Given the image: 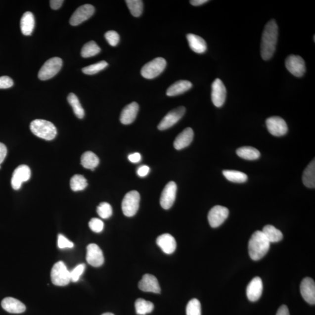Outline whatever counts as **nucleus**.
Masks as SVG:
<instances>
[{"instance_id": "1", "label": "nucleus", "mask_w": 315, "mask_h": 315, "mask_svg": "<svg viewBox=\"0 0 315 315\" xmlns=\"http://www.w3.org/2000/svg\"><path fill=\"white\" fill-rule=\"evenodd\" d=\"M278 28L274 19L266 25L263 32L261 42V56L264 60H269L273 56L277 45Z\"/></svg>"}, {"instance_id": "2", "label": "nucleus", "mask_w": 315, "mask_h": 315, "mask_svg": "<svg viewBox=\"0 0 315 315\" xmlns=\"http://www.w3.org/2000/svg\"><path fill=\"white\" fill-rule=\"evenodd\" d=\"M270 243L262 231L257 230L250 239L248 245L249 254L253 261H257L267 254Z\"/></svg>"}, {"instance_id": "3", "label": "nucleus", "mask_w": 315, "mask_h": 315, "mask_svg": "<svg viewBox=\"0 0 315 315\" xmlns=\"http://www.w3.org/2000/svg\"><path fill=\"white\" fill-rule=\"evenodd\" d=\"M30 129L36 136L47 141L52 140L57 135V129L53 123L43 119L32 121Z\"/></svg>"}, {"instance_id": "4", "label": "nucleus", "mask_w": 315, "mask_h": 315, "mask_svg": "<svg viewBox=\"0 0 315 315\" xmlns=\"http://www.w3.org/2000/svg\"><path fill=\"white\" fill-rule=\"evenodd\" d=\"M52 283L57 286H66L71 281L70 271L63 262H58L53 266L51 271Z\"/></svg>"}, {"instance_id": "5", "label": "nucleus", "mask_w": 315, "mask_h": 315, "mask_svg": "<svg viewBox=\"0 0 315 315\" xmlns=\"http://www.w3.org/2000/svg\"><path fill=\"white\" fill-rule=\"evenodd\" d=\"M166 66L167 61L164 58H155L142 67L141 76L147 79H155L163 72Z\"/></svg>"}, {"instance_id": "6", "label": "nucleus", "mask_w": 315, "mask_h": 315, "mask_svg": "<svg viewBox=\"0 0 315 315\" xmlns=\"http://www.w3.org/2000/svg\"><path fill=\"white\" fill-rule=\"evenodd\" d=\"M140 196L137 191L133 190L125 195L122 201V208L123 214L126 217L135 215L139 206Z\"/></svg>"}, {"instance_id": "7", "label": "nucleus", "mask_w": 315, "mask_h": 315, "mask_svg": "<svg viewBox=\"0 0 315 315\" xmlns=\"http://www.w3.org/2000/svg\"><path fill=\"white\" fill-rule=\"evenodd\" d=\"M63 66V60L59 57L50 58L45 63L38 73V78L46 81L53 78L59 72Z\"/></svg>"}, {"instance_id": "8", "label": "nucleus", "mask_w": 315, "mask_h": 315, "mask_svg": "<svg viewBox=\"0 0 315 315\" xmlns=\"http://www.w3.org/2000/svg\"><path fill=\"white\" fill-rule=\"evenodd\" d=\"M268 131L272 135L281 137L287 134L288 126L283 119L278 116H272L266 121Z\"/></svg>"}, {"instance_id": "9", "label": "nucleus", "mask_w": 315, "mask_h": 315, "mask_svg": "<svg viewBox=\"0 0 315 315\" xmlns=\"http://www.w3.org/2000/svg\"><path fill=\"white\" fill-rule=\"evenodd\" d=\"M228 216L229 210L227 208L216 206L210 210L208 215V220L212 228H217L222 225Z\"/></svg>"}, {"instance_id": "10", "label": "nucleus", "mask_w": 315, "mask_h": 315, "mask_svg": "<svg viewBox=\"0 0 315 315\" xmlns=\"http://www.w3.org/2000/svg\"><path fill=\"white\" fill-rule=\"evenodd\" d=\"M285 64L289 72L297 77H303L306 71L305 61L300 56L290 55L287 57Z\"/></svg>"}, {"instance_id": "11", "label": "nucleus", "mask_w": 315, "mask_h": 315, "mask_svg": "<svg viewBox=\"0 0 315 315\" xmlns=\"http://www.w3.org/2000/svg\"><path fill=\"white\" fill-rule=\"evenodd\" d=\"M185 112H186V108L184 106L178 107L171 110L162 119L158 126V129L160 131H165L171 128L180 121L184 115Z\"/></svg>"}, {"instance_id": "12", "label": "nucleus", "mask_w": 315, "mask_h": 315, "mask_svg": "<svg viewBox=\"0 0 315 315\" xmlns=\"http://www.w3.org/2000/svg\"><path fill=\"white\" fill-rule=\"evenodd\" d=\"M31 177L30 168L26 165H19L13 172L11 178V186L15 190H19L22 183L27 181Z\"/></svg>"}, {"instance_id": "13", "label": "nucleus", "mask_w": 315, "mask_h": 315, "mask_svg": "<svg viewBox=\"0 0 315 315\" xmlns=\"http://www.w3.org/2000/svg\"><path fill=\"white\" fill-rule=\"evenodd\" d=\"M177 185L174 181H170L165 186L160 198V204L165 210L170 209L176 199Z\"/></svg>"}, {"instance_id": "14", "label": "nucleus", "mask_w": 315, "mask_h": 315, "mask_svg": "<svg viewBox=\"0 0 315 315\" xmlns=\"http://www.w3.org/2000/svg\"><path fill=\"white\" fill-rule=\"evenodd\" d=\"M95 12V8L90 4H85L78 8L70 19V24L77 26L91 17Z\"/></svg>"}, {"instance_id": "15", "label": "nucleus", "mask_w": 315, "mask_h": 315, "mask_svg": "<svg viewBox=\"0 0 315 315\" xmlns=\"http://www.w3.org/2000/svg\"><path fill=\"white\" fill-rule=\"evenodd\" d=\"M226 90L223 81L219 79L214 80L212 84V99L214 106L222 107L225 102Z\"/></svg>"}, {"instance_id": "16", "label": "nucleus", "mask_w": 315, "mask_h": 315, "mask_svg": "<svg viewBox=\"0 0 315 315\" xmlns=\"http://www.w3.org/2000/svg\"><path fill=\"white\" fill-rule=\"evenodd\" d=\"M86 259L88 264L95 268L100 267L105 261L102 250L95 243L87 246Z\"/></svg>"}, {"instance_id": "17", "label": "nucleus", "mask_w": 315, "mask_h": 315, "mask_svg": "<svg viewBox=\"0 0 315 315\" xmlns=\"http://www.w3.org/2000/svg\"><path fill=\"white\" fill-rule=\"evenodd\" d=\"M300 290L302 297L308 304H315V283L313 279L307 277L302 281Z\"/></svg>"}, {"instance_id": "18", "label": "nucleus", "mask_w": 315, "mask_h": 315, "mask_svg": "<svg viewBox=\"0 0 315 315\" xmlns=\"http://www.w3.org/2000/svg\"><path fill=\"white\" fill-rule=\"evenodd\" d=\"M138 287L144 292H153L155 294H160L161 292V287L157 278L151 274L144 275L139 282Z\"/></svg>"}, {"instance_id": "19", "label": "nucleus", "mask_w": 315, "mask_h": 315, "mask_svg": "<svg viewBox=\"0 0 315 315\" xmlns=\"http://www.w3.org/2000/svg\"><path fill=\"white\" fill-rule=\"evenodd\" d=\"M263 292V282L262 279L256 277L252 281L246 288V295L248 300L251 302L257 301L261 297Z\"/></svg>"}, {"instance_id": "20", "label": "nucleus", "mask_w": 315, "mask_h": 315, "mask_svg": "<svg viewBox=\"0 0 315 315\" xmlns=\"http://www.w3.org/2000/svg\"><path fill=\"white\" fill-rule=\"evenodd\" d=\"M139 110V105L137 103L133 102L125 106L123 109L120 117V121L123 125H130L135 121Z\"/></svg>"}, {"instance_id": "21", "label": "nucleus", "mask_w": 315, "mask_h": 315, "mask_svg": "<svg viewBox=\"0 0 315 315\" xmlns=\"http://www.w3.org/2000/svg\"><path fill=\"white\" fill-rule=\"evenodd\" d=\"M157 245L162 251L168 255L173 253L177 248V242L175 238L169 233H165L157 239Z\"/></svg>"}, {"instance_id": "22", "label": "nucleus", "mask_w": 315, "mask_h": 315, "mask_svg": "<svg viewBox=\"0 0 315 315\" xmlns=\"http://www.w3.org/2000/svg\"><path fill=\"white\" fill-rule=\"evenodd\" d=\"M1 307L11 314H21L26 310L25 305L20 301L12 297H6L1 302Z\"/></svg>"}, {"instance_id": "23", "label": "nucleus", "mask_w": 315, "mask_h": 315, "mask_svg": "<svg viewBox=\"0 0 315 315\" xmlns=\"http://www.w3.org/2000/svg\"><path fill=\"white\" fill-rule=\"evenodd\" d=\"M194 132L192 129L188 128L179 135L174 141V145L177 150H180L188 147L192 142Z\"/></svg>"}, {"instance_id": "24", "label": "nucleus", "mask_w": 315, "mask_h": 315, "mask_svg": "<svg viewBox=\"0 0 315 315\" xmlns=\"http://www.w3.org/2000/svg\"><path fill=\"white\" fill-rule=\"evenodd\" d=\"M189 46L195 53L202 54L207 50V44L205 41L199 36L194 34H188L186 36Z\"/></svg>"}, {"instance_id": "25", "label": "nucleus", "mask_w": 315, "mask_h": 315, "mask_svg": "<svg viewBox=\"0 0 315 315\" xmlns=\"http://www.w3.org/2000/svg\"><path fill=\"white\" fill-rule=\"evenodd\" d=\"M192 87L190 81L180 80L172 84L167 90V95L169 96H175L181 95L187 91Z\"/></svg>"}, {"instance_id": "26", "label": "nucleus", "mask_w": 315, "mask_h": 315, "mask_svg": "<svg viewBox=\"0 0 315 315\" xmlns=\"http://www.w3.org/2000/svg\"><path fill=\"white\" fill-rule=\"evenodd\" d=\"M35 25L34 15L31 12L24 13L21 19V29L22 33L25 36L31 35L33 32Z\"/></svg>"}, {"instance_id": "27", "label": "nucleus", "mask_w": 315, "mask_h": 315, "mask_svg": "<svg viewBox=\"0 0 315 315\" xmlns=\"http://www.w3.org/2000/svg\"><path fill=\"white\" fill-rule=\"evenodd\" d=\"M81 164L84 168L94 170L99 164V159L91 151H87L81 156Z\"/></svg>"}, {"instance_id": "28", "label": "nucleus", "mask_w": 315, "mask_h": 315, "mask_svg": "<svg viewBox=\"0 0 315 315\" xmlns=\"http://www.w3.org/2000/svg\"><path fill=\"white\" fill-rule=\"evenodd\" d=\"M303 181L305 186L309 188L315 187V161L314 160L305 169Z\"/></svg>"}, {"instance_id": "29", "label": "nucleus", "mask_w": 315, "mask_h": 315, "mask_svg": "<svg viewBox=\"0 0 315 315\" xmlns=\"http://www.w3.org/2000/svg\"><path fill=\"white\" fill-rule=\"evenodd\" d=\"M262 232L270 243L278 242L283 238V235L280 230L271 225L265 226Z\"/></svg>"}, {"instance_id": "30", "label": "nucleus", "mask_w": 315, "mask_h": 315, "mask_svg": "<svg viewBox=\"0 0 315 315\" xmlns=\"http://www.w3.org/2000/svg\"><path fill=\"white\" fill-rule=\"evenodd\" d=\"M236 154L244 160H256L261 157V153L257 149L252 147H242L236 150Z\"/></svg>"}, {"instance_id": "31", "label": "nucleus", "mask_w": 315, "mask_h": 315, "mask_svg": "<svg viewBox=\"0 0 315 315\" xmlns=\"http://www.w3.org/2000/svg\"><path fill=\"white\" fill-rule=\"evenodd\" d=\"M136 314L139 315H145L150 314L154 310V304L151 302L144 299L138 298L135 303Z\"/></svg>"}, {"instance_id": "32", "label": "nucleus", "mask_w": 315, "mask_h": 315, "mask_svg": "<svg viewBox=\"0 0 315 315\" xmlns=\"http://www.w3.org/2000/svg\"><path fill=\"white\" fill-rule=\"evenodd\" d=\"M227 180L233 183H244L248 180L247 175L242 172L233 170H225L223 172Z\"/></svg>"}, {"instance_id": "33", "label": "nucleus", "mask_w": 315, "mask_h": 315, "mask_svg": "<svg viewBox=\"0 0 315 315\" xmlns=\"http://www.w3.org/2000/svg\"><path fill=\"white\" fill-rule=\"evenodd\" d=\"M68 102L72 107L75 115L78 118L83 119L85 115V112L81 106L78 97L73 93H70L67 97Z\"/></svg>"}, {"instance_id": "34", "label": "nucleus", "mask_w": 315, "mask_h": 315, "mask_svg": "<svg viewBox=\"0 0 315 315\" xmlns=\"http://www.w3.org/2000/svg\"><path fill=\"white\" fill-rule=\"evenodd\" d=\"M100 50L101 49L95 42L90 41L84 45L83 47L81 52V56L84 58L95 56L100 53Z\"/></svg>"}, {"instance_id": "35", "label": "nucleus", "mask_w": 315, "mask_h": 315, "mask_svg": "<svg viewBox=\"0 0 315 315\" xmlns=\"http://www.w3.org/2000/svg\"><path fill=\"white\" fill-rule=\"evenodd\" d=\"M88 186L87 180L83 175H75L70 180V187L74 191H79L86 189Z\"/></svg>"}, {"instance_id": "36", "label": "nucleus", "mask_w": 315, "mask_h": 315, "mask_svg": "<svg viewBox=\"0 0 315 315\" xmlns=\"http://www.w3.org/2000/svg\"><path fill=\"white\" fill-rule=\"evenodd\" d=\"M126 2L134 17H138L142 14L143 11V2L141 0H126Z\"/></svg>"}, {"instance_id": "37", "label": "nucleus", "mask_w": 315, "mask_h": 315, "mask_svg": "<svg viewBox=\"0 0 315 315\" xmlns=\"http://www.w3.org/2000/svg\"><path fill=\"white\" fill-rule=\"evenodd\" d=\"M108 66V63L105 61H99L98 63L90 65L89 66H87L83 68L82 71L83 72L87 75H93L99 71L105 69V68Z\"/></svg>"}, {"instance_id": "38", "label": "nucleus", "mask_w": 315, "mask_h": 315, "mask_svg": "<svg viewBox=\"0 0 315 315\" xmlns=\"http://www.w3.org/2000/svg\"><path fill=\"white\" fill-rule=\"evenodd\" d=\"M186 315H201V304L197 299H192L188 303Z\"/></svg>"}, {"instance_id": "39", "label": "nucleus", "mask_w": 315, "mask_h": 315, "mask_svg": "<svg viewBox=\"0 0 315 315\" xmlns=\"http://www.w3.org/2000/svg\"><path fill=\"white\" fill-rule=\"evenodd\" d=\"M97 213L103 219H108L112 215V206L108 203L103 202L100 203L97 206L96 210Z\"/></svg>"}, {"instance_id": "40", "label": "nucleus", "mask_w": 315, "mask_h": 315, "mask_svg": "<svg viewBox=\"0 0 315 315\" xmlns=\"http://www.w3.org/2000/svg\"><path fill=\"white\" fill-rule=\"evenodd\" d=\"M86 270L85 264H80L76 266L72 271H70L71 281L76 282L79 280L81 275Z\"/></svg>"}, {"instance_id": "41", "label": "nucleus", "mask_w": 315, "mask_h": 315, "mask_svg": "<svg viewBox=\"0 0 315 315\" xmlns=\"http://www.w3.org/2000/svg\"><path fill=\"white\" fill-rule=\"evenodd\" d=\"M105 38L110 46H116L120 41V37L118 32L115 31H109L105 34Z\"/></svg>"}, {"instance_id": "42", "label": "nucleus", "mask_w": 315, "mask_h": 315, "mask_svg": "<svg viewBox=\"0 0 315 315\" xmlns=\"http://www.w3.org/2000/svg\"><path fill=\"white\" fill-rule=\"evenodd\" d=\"M89 226L93 232L99 233L101 232L103 229L104 224L101 220L93 218L90 220Z\"/></svg>"}, {"instance_id": "43", "label": "nucleus", "mask_w": 315, "mask_h": 315, "mask_svg": "<svg viewBox=\"0 0 315 315\" xmlns=\"http://www.w3.org/2000/svg\"><path fill=\"white\" fill-rule=\"evenodd\" d=\"M57 245L61 249L73 248L74 247V243L61 234L58 236Z\"/></svg>"}, {"instance_id": "44", "label": "nucleus", "mask_w": 315, "mask_h": 315, "mask_svg": "<svg viewBox=\"0 0 315 315\" xmlns=\"http://www.w3.org/2000/svg\"><path fill=\"white\" fill-rule=\"evenodd\" d=\"M14 85V82L10 77L8 76L0 77V89H7Z\"/></svg>"}, {"instance_id": "45", "label": "nucleus", "mask_w": 315, "mask_h": 315, "mask_svg": "<svg viewBox=\"0 0 315 315\" xmlns=\"http://www.w3.org/2000/svg\"><path fill=\"white\" fill-rule=\"evenodd\" d=\"M150 169L147 165H142L138 168L137 173L139 177H145L149 174Z\"/></svg>"}, {"instance_id": "46", "label": "nucleus", "mask_w": 315, "mask_h": 315, "mask_svg": "<svg viewBox=\"0 0 315 315\" xmlns=\"http://www.w3.org/2000/svg\"><path fill=\"white\" fill-rule=\"evenodd\" d=\"M6 154H7V148L4 144L0 142V165L4 162Z\"/></svg>"}, {"instance_id": "47", "label": "nucleus", "mask_w": 315, "mask_h": 315, "mask_svg": "<svg viewBox=\"0 0 315 315\" xmlns=\"http://www.w3.org/2000/svg\"><path fill=\"white\" fill-rule=\"evenodd\" d=\"M128 158L129 160L132 163H138L141 160V156L138 152H135V153L129 155Z\"/></svg>"}, {"instance_id": "48", "label": "nucleus", "mask_w": 315, "mask_h": 315, "mask_svg": "<svg viewBox=\"0 0 315 315\" xmlns=\"http://www.w3.org/2000/svg\"><path fill=\"white\" fill-rule=\"evenodd\" d=\"M63 2L64 1L63 0H51L50 1V5L52 9L56 10V9L61 7Z\"/></svg>"}, {"instance_id": "49", "label": "nucleus", "mask_w": 315, "mask_h": 315, "mask_svg": "<svg viewBox=\"0 0 315 315\" xmlns=\"http://www.w3.org/2000/svg\"><path fill=\"white\" fill-rule=\"evenodd\" d=\"M276 315H290L288 307L286 305H282V306L279 308Z\"/></svg>"}, {"instance_id": "50", "label": "nucleus", "mask_w": 315, "mask_h": 315, "mask_svg": "<svg viewBox=\"0 0 315 315\" xmlns=\"http://www.w3.org/2000/svg\"><path fill=\"white\" fill-rule=\"evenodd\" d=\"M207 2H209L208 0H191V1H190V4L194 6L203 5Z\"/></svg>"}, {"instance_id": "51", "label": "nucleus", "mask_w": 315, "mask_h": 315, "mask_svg": "<svg viewBox=\"0 0 315 315\" xmlns=\"http://www.w3.org/2000/svg\"><path fill=\"white\" fill-rule=\"evenodd\" d=\"M102 315H113L112 313H105V314H102Z\"/></svg>"}, {"instance_id": "52", "label": "nucleus", "mask_w": 315, "mask_h": 315, "mask_svg": "<svg viewBox=\"0 0 315 315\" xmlns=\"http://www.w3.org/2000/svg\"><path fill=\"white\" fill-rule=\"evenodd\" d=\"M0 169H1V165H0Z\"/></svg>"}]
</instances>
